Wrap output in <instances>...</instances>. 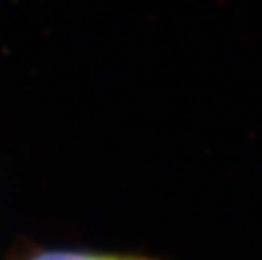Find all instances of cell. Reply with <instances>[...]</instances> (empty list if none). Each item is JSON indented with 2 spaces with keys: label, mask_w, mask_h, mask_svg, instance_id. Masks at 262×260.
I'll return each instance as SVG.
<instances>
[{
  "label": "cell",
  "mask_w": 262,
  "mask_h": 260,
  "mask_svg": "<svg viewBox=\"0 0 262 260\" xmlns=\"http://www.w3.org/2000/svg\"><path fill=\"white\" fill-rule=\"evenodd\" d=\"M29 260H150L141 257H125V255H108V253H92L78 250H49L37 253Z\"/></svg>",
  "instance_id": "6da1fadb"
}]
</instances>
